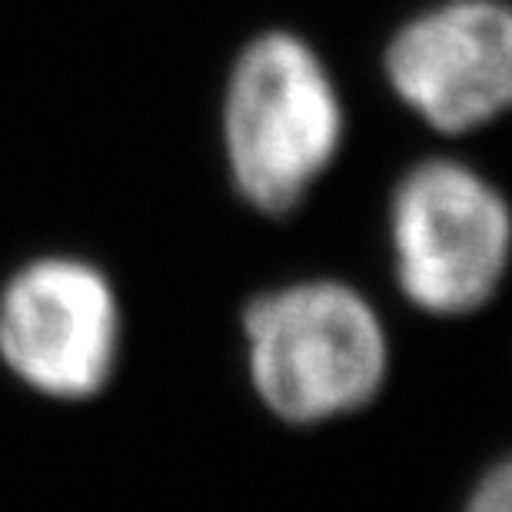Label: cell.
Returning <instances> with one entry per match:
<instances>
[{
	"label": "cell",
	"instance_id": "cell-1",
	"mask_svg": "<svg viewBox=\"0 0 512 512\" xmlns=\"http://www.w3.org/2000/svg\"><path fill=\"white\" fill-rule=\"evenodd\" d=\"M220 127L237 193L283 217L333 167L346 114L323 57L300 34L263 30L233 60Z\"/></svg>",
	"mask_w": 512,
	"mask_h": 512
},
{
	"label": "cell",
	"instance_id": "cell-2",
	"mask_svg": "<svg viewBox=\"0 0 512 512\" xmlns=\"http://www.w3.org/2000/svg\"><path fill=\"white\" fill-rule=\"evenodd\" d=\"M256 399L290 426H320L370 406L389 376L383 316L343 280H296L243 310Z\"/></svg>",
	"mask_w": 512,
	"mask_h": 512
},
{
	"label": "cell",
	"instance_id": "cell-3",
	"mask_svg": "<svg viewBox=\"0 0 512 512\" xmlns=\"http://www.w3.org/2000/svg\"><path fill=\"white\" fill-rule=\"evenodd\" d=\"M389 250L399 293L416 310L476 313L509 270V203L469 163L423 160L406 170L389 200Z\"/></svg>",
	"mask_w": 512,
	"mask_h": 512
},
{
	"label": "cell",
	"instance_id": "cell-4",
	"mask_svg": "<svg viewBox=\"0 0 512 512\" xmlns=\"http://www.w3.org/2000/svg\"><path fill=\"white\" fill-rule=\"evenodd\" d=\"M120 340V296L84 256H37L0 290V363L47 399H94L117 373Z\"/></svg>",
	"mask_w": 512,
	"mask_h": 512
},
{
	"label": "cell",
	"instance_id": "cell-5",
	"mask_svg": "<svg viewBox=\"0 0 512 512\" xmlns=\"http://www.w3.org/2000/svg\"><path fill=\"white\" fill-rule=\"evenodd\" d=\"M383 74L399 104L449 137L489 127L512 100V14L503 0H443L389 37Z\"/></svg>",
	"mask_w": 512,
	"mask_h": 512
},
{
	"label": "cell",
	"instance_id": "cell-6",
	"mask_svg": "<svg viewBox=\"0 0 512 512\" xmlns=\"http://www.w3.org/2000/svg\"><path fill=\"white\" fill-rule=\"evenodd\" d=\"M463 512H512V469L506 459L473 486Z\"/></svg>",
	"mask_w": 512,
	"mask_h": 512
}]
</instances>
